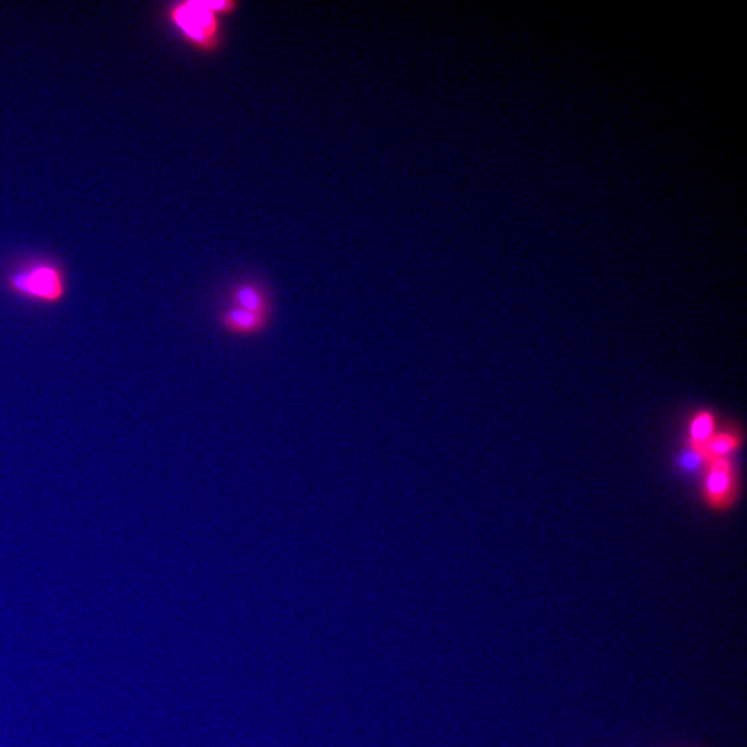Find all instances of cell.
Wrapping results in <instances>:
<instances>
[{
  "instance_id": "6da1fadb",
  "label": "cell",
  "mask_w": 747,
  "mask_h": 747,
  "mask_svg": "<svg viewBox=\"0 0 747 747\" xmlns=\"http://www.w3.org/2000/svg\"><path fill=\"white\" fill-rule=\"evenodd\" d=\"M173 27L202 53H214L222 46V17L212 12L207 0L176 3L168 12Z\"/></svg>"
},
{
  "instance_id": "7a4b0ae2",
  "label": "cell",
  "mask_w": 747,
  "mask_h": 747,
  "mask_svg": "<svg viewBox=\"0 0 747 747\" xmlns=\"http://www.w3.org/2000/svg\"><path fill=\"white\" fill-rule=\"evenodd\" d=\"M9 288L20 297L43 303H57L66 297V279L60 267L36 265L23 272L14 273Z\"/></svg>"
},
{
  "instance_id": "3957f363",
  "label": "cell",
  "mask_w": 747,
  "mask_h": 747,
  "mask_svg": "<svg viewBox=\"0 0 747 747\" xmlns=\"http://www.w3.org/2000/svg\"><path fill=\"white\" fill-rule=\"evenodd\" d=\"M702 496L714 511L730 510L738 500L739 479L730 458H718L705 465Z\"/></svg>"
},
{
  "instance_id": "277c9868",
  "label": "cell",
  "mask_w": 747,
  "mask_h": 747,
  "mask_svg": "<svg viewBox=\"0 0 747 747\" xmlns=\"http://www.w3.org/2000/svg\"><path fill=\"white\" fill-rule=\"evenodd\" d=\"M227 306L273 319V299L269 288L258 280H243L230 287Z\"/></svg>"
},
{
  "instance_id": "5b68a950",
  "label": "cell",
  "mask_w": 747,
  "mask_h": 747,
  "mask_svg": "<svg viewBox=\"0 0 747 747\" xmlns=\"http://www.w3.org/2000/svg\"><path fill=\"white\" fill-rule=\"evenodd\" d=\"M269 319L266 317L254 315V313L245 312V310L230 308L225 306L220 310L218 316L219 327L226 334L238 338L258 337L263 334L270 326Z\"/></svg>"
},
{
  "instance_id": "8992f818",
  "label": "cell",
  "mask_w": 747,
  "mask_h": 747,
  "mask_svg": "<svg viewBox=\"0 0 747 747\" xmlns=\"http://www.w3.org/2000/svg\"><path fill=\"white\" fill-rule=\"evenodd\" d=\"M717 432L716 415L710 410H699L688 424V447L699 451L709 443Z\"/></svg>"
},
{
  "instance_id": "52a82bcc",
  "label": "cell",
  "mask_w": 747,
  "mask_h": 747,
  "mask_svg": "<svg viewBox=\"0 0 747 747\" xmlns=\"http://www.w3.org/2000/svg\"><path fill=\"white\" fill-rule=\"evenodd\" d=\"M741 445L742 435L738 431L716 432L699 453L707 464L718 458H730Z\"/></svg>"
},
{
  "instance_id": "ba28073f",
  "label": "cell",
  "mask_w": 747,
  "mask_h": 747,
  "mask_svg": "<svg viewBox=\"0 0 747 747\" xmlns=\"http://www.w3.org/2000/svg\"><path fill=\"white\" fill-rule=\"evenodd\" d=\"M207 5L212 12L218 14V16H230V14L236 13L240 3L234 2V0H207Z\"/></svg>"
},
{
  "instance_id": "9c48e42d",
  "label": "cell",
  "mask_w": 747,
  "mask_h": 747,
  "mask_svg": "<svg viewBox=\"0 0 747 747\" xmlns=\"http://www.w3.org/2000/svg\"><path fill=\"white\" fill-rule=\"evenodd\" d=\"M706 463L703 457L700 456L698 451L689 449L684 451L681 456V467L688 469V471H696L700 467H705Z\"/></svg>"
}]
</instances>
